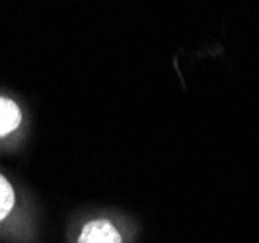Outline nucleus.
<instances>
[{
	"mask_svg": "<svg viewBox=\"0 0 259 243\" xmlns=\"http://www.w3.org/2000/svg\"><path fill=\"white\" fill-rule=\"evenodd\" d=\"M80 243H121V235L107 220H96L84 226Z\"/></svg>",
	"mask_w": 259,
	"mask_h": 243,
	"instance_id": "nucleus-1",
	"label": "nucleus"
},
{
	"mask_svg": "<svg viewBox=\"0 0 259 243\" xmlns=\"http://www.w3.org/2000/svg\"><path fill=\"white\" fill-rule=\"evenodd\" d=\"M20 121H22V115H20L18 105L12 100L0 98V136H6L12 130H16Z\"/></svg>",
	"mask_w": 259,
	"mask_h": 243,
	"instance_id": "nucleus-2",
	"label": "nucleus"
},
{
	"mask_svg": "<svg viewBox=\"0 0 259 243\" xmlns=\"http://www.w3.org/2000/svg\"><path fill=\"white\" fill-rule=\"evenodd\" d=\"M14 206V191L10 187V183L6 181V177L0 175V220L8 216V212Z\"/></svg>",
	"mask_w": 259,
	"mask_h": 243,
	"instance_id": "nucleus-3",
	"label": "nucleus"
}]
</instances>
